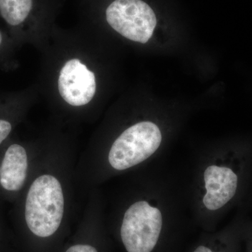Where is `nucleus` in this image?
<instances>
[{"instance_id": "nucleus-1", "label": "nucleus", "mask_w": 252, "mask_h": 252, "mask_svg": "<svg viewBox=\"0 0 252 252\" xmlns=\"http://www.w3.org/2000/svg\"><path fill=\"white\" fill-rule=\"evenodd\" d=\"M252 176V152L233 148L215 157L200 176V205L207 213H220L235 205Z\"/></svg>"}, {"instance_id": "nucleus-2", "label": "nucleus", "mask_w": 252, "mask_h": 252, "mask_svg": "<svg viewBox=\"0 0 252 252\" xmlns=\"http://www.w3.org/2000/svg\"><path fill=\"white\" fill-rule=\"evenodd\" d=\"M62 187L54 176L43 175L32 184L26 198L25 217L32 233L47 238L59 229L64 215Z\"/></svg>"}, {"instance_id": "nucleus-3", "label": "nucleus", "mask_w": 252, "mask_h": 252, "mask_svg": "<svg viewBox=\"0 0 252 252\" xmlns=\"http://www.w3.org/2000/svg\"><path fill=\"white\" fill-rule=\"evenodd\" d=\"M164 212L157 203L137 200L124 213L121 238L127 252H152L163 226Z\"/></svg>"}, {"instance_id": "nucleus-4", "label": "nucleus", "mask_w": 252, "mask_h": 252, "mask_svg": "<svg viewBox=\"0 0 252 252\" xmlns=\"http://www.w3.org/2000/svg\"><path fill=\"white\" fill-rule=\"evenodd\" d=\"M162 141L161 130L152 122H142L126 129L109 150V165L118 171L140 165L153 157Z\"/></svg>"}, {"instance_id": "nucleus-5", "label": "nucleus", "mask_w": 252, "mask_h": 252, "mask_svg": "<svg viewBox=\"0 0 252 252\" xmlns=\"http://www.w3.org/2000/svg\"><path fill=\"white\" fill-rule=\"evenodd\" d=\"M109 26L124 37L145 44L152 37L157 20L142 0H115L106 11Z\"/></svg>"}, {"instance_id": "nucleus-6", "label": "nucleus", "mask_w": 252, "mask_h": 252, "mask_svg": "<svg viewBox=\"0 0 252 252\" xmlns=\"http://www.w3.org/2000/svg\"><path fill=\"white\" fill-rule=\"evenodd\" d=\"M59 89L68 104L74 107L86 105L95 94V76L79 60H70L60 73Z\"/></svg>"}, {"instance_id": "nucleus-7", "label": "nucleus", "mask_w": 252, "mask_h": 252, "mask_svg": "<svg viewBox=\"0 0 252 252\" xmlns=\"http://www.w3.org/2000/svg\"><path fill=\"white\" fill-rule=\"evenodd\" d=\"M28 167L24 147L16 144L10 146L0 166V185L10 191L19 190L26 182Z\"/></svg>"}, {"instance_id": "nucleus-8", "label": "nucleus", "mask_w": 252, "mask_h": 252, "mask_svg": "<svg viewBox=\"0 0 252 252\" xmlns=\"http://www.w3.org/2000/svg\"><path fill=\"white\" fill-rule=\"evenodd\" d=\"M32 0H0V13L9 25L18 26L27 18Z\"/></svg>"}, {"instance_id": "nucleus-9", "label": "nucleus", "mask_w": 252, "mask_h": 252, "mask_svg": "<svg viewBox=\"0 0 252 252\" xmlns=\"http://www.w3.org/2000/svg\"><path fill=\"white\" fill-rule=\"evenodd\" d=\"M11 128L12 127L9 122L0 119V144L9 136Z\"/></svg>"}, {"instance_id": "nucleus-10", "label": "nucleus", "mask_w": 252, "mask_h": 252, "mask_svg": "<svg viewBox=\"0 0 252 252\" xmlns=\"http://www.w3.org/2000/svg\"><path fill=\"white\" fill-rule=\"evenodd\" d=\"M66 252H97L94 247L89 245H77L68 249Z\"/></svg>"}, {"instance_id": "nucleus-11", "label": "nucleus", "mask_w": 252, "mask_h": 252, "mask_svg": "<svg viewBox=\"0 0 252 252\" xmlns=\"http://www.w3.org/2000/svg\"><path fill=\"white\" fill-rule=\"evenodd\" d=\"M193 252H214L212 251L211 249L207 248L206 246H203V245H200Z\"/></svg>"}, {"instance_id": "nucleus-12", "label": "nucleus", "mask_w": 252, "mask_h": 252, "mask_svg": "<svg viewBox=\"0 0 252 252\" xmlns=\"http://www.w3.org/2000/svg\"><path fill=\"white\" fill-rule=\"evenodd\" d=\"M1 42H2V36H1V32H0V45H1Z\"/></svg>"}]
</instances>
